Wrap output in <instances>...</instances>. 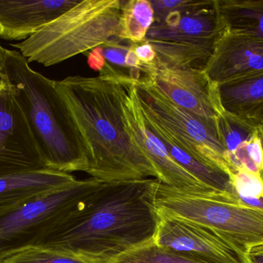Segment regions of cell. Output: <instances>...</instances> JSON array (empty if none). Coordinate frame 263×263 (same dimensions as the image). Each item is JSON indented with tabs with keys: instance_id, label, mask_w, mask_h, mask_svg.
I'll return each instance as SVG.
<instances>
[{
	"instance_id": "cell-1",
	"label": "cell",
	"mask_w": 263,
	"mask_h": 263,
	"mask_svg": "<svg viewBox=\"0 0 263 263\" xmlns=\"http://www.w3.org/2000/svg\"><path fill=\"white\" fill-rule=\"evenodd\" d=\"M157 179L103 182L85 197L37 248L108 263L154 240L159 216Z\"/></svg>"
},
{
	"instance_id": "cell-2",
	"label": "cell",
	"mask_w": 263,
	"mask_h": 263,
	"mask_svg": "<svg viewBox=\"0 0 263 263\" xmlns=\"http://www.w3.org/2000/svg\"><path fill=\"white\" fill-rule=\"evenodd\" d=\"M129 79L106 62L98 77L71 76L55 81L86 149V173L101 182L159 179L125 127L122 105Z\"/></svg>"
},
{
	"instance_id": "cell-3",
	"label": "cell",
	"mask_w": 263,
	"mask_h": 263,
	"mask_svg": "<svg viewBox=\"0 0 263 263\" xmlns=\"http://www.w3.org/2000/svg\"><path fill=\"white\" fill-rule=\"evenodd\" d=\"M1 75L13 85L47 168L69 174L86 172V149L55 80L31 69L21 52L7 49Z\"/></svg>"
},
{
	"instance_id": "cell-4",
	"label": "cell",
	"mask_w": 263,
	"mask_h": 263,
	"mask_svg": "<svg viewBox=\"0 0 263 263\" xmlns=\"http://www.w3.org/2000/svg\"><path fill=\"white\" fill-rule=\"evenodd\" d=\"M123 1L83 0L20 43L28 62L52 66L75 56L121 40Z\"/></svg>"
},
{
	"instance_id": "cell-5",
	"label": "cell",
	"mask_w": 263,
	"mask_h": 263,
	"mask_svg": "<svg viewBox=\"0 0 263 263\" xmlns=\"http://www.w3.org/2000/svg\"><path fill=\"white\" fill-rule=\"evenodd\" d=\"M155 207L159 213L214 230L242 254L263 246V211L219 191H196L157 179Z\"/></svg>"
},
{
	"instance_id": "cell-6",
	"label": "cell",
	"mask_w": 263,
	"mask_h": 263,
	"mask_svg": "<svg viewBox=\"0 0 263 263\" xmlns=\"http://www.w3.org/2000/svg\"><path fill=\"white\" fill-rule=\"evenodd\" d=\"M224 31L217 0H180L173 9L155 13L144 41L152 45L159 64L204 69Z\"/></svg>"
},
{
	"instance_id": "cell-7",
	"label": "cell",
	"mask_w": 263,
	"mask_h": 263,
	"mask_svg": "<svg viewBox=\"0 0 263 263\" xmlns=\"http://www.w3.org/2000/svg\"><path fill=\"white\" fill-rule=\"evenodd\" d=\"M103 183L93 178L77 180L0 216V263L15 252L41 247L79 202Z\"/></svg>"
},
{
	"instance_id": "cell-8",
	"label": "cell",
	"mask_w": 263,
	"mask_h": 263,
	"mask_svg": "<svg viewBox=\"0 0 263 263\" xmlns=\"http://www.w3.org/2000/svg\"><path fill=\"white\" fill-rule=\"evenodd\" d=\"M142 108L163 125L172 138L187 152L207 159L229 172L227 153L218 134L217 123L198 117L173 103L142 77L135 81Z\"/></svg>"
},
{
	"instance_id": "cell-9",
	"label": "cell",
	"mask_w": 263,
	"mask_h": 263,
	"mask_svg": "<svg viewBox=\"0 0 263 263\" xmlns=\"http://www.w3.org/2000/svg\"><path fill=\"white\" fill-rule=\"evenodd\" d=\"M141 77L148 79L165 97L185 111L208 120H217L222 111L217 84L203 69L173 67L142 63Z\"/></svg>"
},
{
	"instance_id": "cell-10",
	"label": "cell",
	"mask_w": 263,
	"mask_h": 263,
	"mask_svg": "<svg viewBox=\"0 0 263 263\" xmlns=\"http://www.w3.org/2000/svg\"><path fill=\"white\" fill-rule=\"evenodd\" d=\"M0 77V178L49 169L17 101L13 85Z\"/></svg>"
},
{
	"instance_id": "cell-11",
	"label": "cell",
	"mask_w": 263,
	"mask_h": 263,
	"mask_svg": "<svg viewBox=\"0 0 263 263\" xmlns=\"http://www.w3.org/2000/svg\"><path fill=\"white\" fill-rule=\"evenodd\" d=\"M122 108L125 127L132 142L152 162L159 174V182L190 191H218L199 182L173 160L165 145L147 125L138 97L135 80L131 78L126 85V95Z\"/></svg>"
},
{
	"instance_id": "cell-12",
	"label": "cell",
	"mask_w": 263,
	"mask_h": 263,
	"mask_svg": "<svg viewBox=\"0 0 263 263\" xmlns=\"http://www.w3.org/2000/svg\"><path fill=\"white\" fill-rule=\"evenodd\" d=\"M154 242L202 263H246L245 256L203 225L159 213Z\"/></svg>"
},
{
	"instance_id": "cell-13",
	"label": "cell",
	"mask_w": 263,
	"mask_h": 263,
	"mask_svg": "<svg viewBox=\"0 0 263 263\" xmlns=\"http://www.w3.org/2000/svg\"><path fill=\"white\" fill-rule=\"evenodd\" d=\"M203 69L216 84L263 71V40L225 30Z\"/></svg>"
},
{
	"instance_id": "cell-14",
	"label": "cell",
	"mask_w": 263,
	"mask_h": 263,
	"mask_svg": "<svg viewBox=\"0 0 263 263\" xmlns=\"http://www.w3.org/2000/svg\"><path fill=\"white\" fill-rule=\"evenodd\" d=\"M78 0H0V38L27 40L78 4Z\"/></svg>"
},
{
	"instance_id": "cell-15",
	"label": "cell",
	"mask_w": 263,
	"mask_h": 263,
	"mask_svg": "<svg viewBox=\"0 0 263 263\" xmlns=\"http://www.w3.org/2000/svg\"><path fill=\"white\" fill-rule=\"evenodd\" d=\"M76 181L69 173L51 169L26 171L0 178V216Z\"/></svg>"
},
{
	"instance_id": "cell-16",
	"label": "cell",
	"mask_w": 263,
	"mask_h": 263,
	"mask_svg": "<svg viewBox=\"0 0 263 263\" xmlns=\"http://www.w3.org/2000/svg\"><path fill=\"white\" fill-rule=\"evenodd\" d=\"M141 108L147 125L160 139L168 154L176 163L206 186L238 198L233 187L231 176L227 171L207 159L190 154L182 149L172 138L162 124L159 123L150 113L143 109L142 106Z\"/></svg>"
},
{
	"instance_id": "cell-17",
	"label": "cell",
	"mask_w": 263,
	"mask_h": 263,
	"mask_svg": "<svg viewBox=\"0 0 263 263\" xmlns=\"http://www.w3.org/2000/svg\"><path fill=\"white\" fill-rule=\"evenodd\" d=\"M217 94L222 111L247 119L263 103V71L217 84Z\"/></svg>"
},
{
	"instance_id": "cell-18",
	"label": "cell",
	"mask_w": 263,
	"mask_h": 263,
	"mask_svg": "<svg viewBox=\"0 0 263 263\" xmlns=\"http://www.w3.org/2000/svg\"><path fill=\"white\" fill-rule=\"evenodd\" d=\"M225 30L263 40V0H217Z\"/></svg>"
},
{
	"instance_id": "cell-19",
	"label": "cell",
	"mask_w": 263,
	"mask_h": 263,
	"mask_svg": "<svg viewBox=\"0 0 263 263\" xmlns=\"http://www.w3.org/2000/svg\"><path fill=\"white\" fill-rule=\"evenodd\" d=\"M154 17V9L148 0L123 2L120 38L133 43L144 41Z\"/></svg>"
},
{
	"instance_id": "cell-20",
	"label": "cell",
	"mask_w": 263,
	"mask_h": 263,
	"mask_svg": "<svg viewBox=\"0 0 263 263\" xmlns=\"http://www.w3.org/2000/svg\"><path fill=\"white\" fill-rule=\"evenodd\" d=\"M216 123L219 139L227 153V162L228 156L251 139L257 131V126L250 120L235 117L222 110Z\"/></svg>"
},
{
	"instance_id": "cell-21",
	"label": "cell",
	"mask_w": 263,
	"mask_h": 263,
	"mask_svg": "<svg viewBox=\"0 0 263 263\" xmlns=\"http://www.w3.org/2000/svg\"><path fill=\"white\" fill-rule=\"evenodd\" d=\"M108 263H202L160 247L154 241L139 246Z\"/></svg>"
},
{
	"instance_id": "cell-22",
	"label": "cell",
	"mask_w": 263,
	"mask_h": 263,
	"mask_svg": "<svg viewBox=\"0 0 263 263\" xmlns=\"http://www.w3.org/2000/svg\"><path fill=\"white\" fill-rule=\"evenodd\" d=\"M2 263H97L79 256L44 248H28L15 252Z\"/></svg>"
},
{
	"instance_id": "cell-23",
	"label": "cell",
	"mask_w": 263,
	"mask_h": 263,
	"mask_svg": "<svg viewBox=\"0 0 263 263\" xmlns=\"http://www.w3.org/2000/svg\"><path fill=\"white\" fill-rule=\"evenodd\" d=\"M117 40L102 46L103 56L108 64L110 65L118 72L129 77L130 71L126 65V55L130 46L129 47L122 46L118 43Z\"/></svg>"
},
{
	"instance_id": "cell-24",
	"label": "cell",
	"mask_w": 263,
	"mask_h": 263,
	"mask_svg": "<svg viewBox=\"0 0 263 263\" xmlns=\"http://www.w3.org/2000/svg\"><path fill=\"white\" fill-rule=\"evenodd\" d=\"M132 46H133V49H134L138 58L142 63L151 64L156 61V51L149 43L145 41L137 43H132Z\"/></svg>"
},
{
	"instance_id": "cell-25",
	"label": "cell",
	"mask_w": 263,
	"mask_h": 263,
	"mask_svg": "<svg viewBox=\"0 0 263 263\" xmlns=\"http://www.w3.org/2000/svg\"><path fill=\"white\" fill-rule=\"evenodd\" d=\"M88 64L91 69L96 71H101L106 65V60L103 56V48L98 46L92 49L88 57Z\"/></svg>"
},
{
	"instance_id": "cell-26",
	"label": "cell",
	"mask_w": 263,
	"mask_h": 263,
	"mask_svg": "<svg viewBox=\"0 0 263 263\" xmlns=\"http://www.w3.org/2000/svg\"><path fill=\"white\" fill-rule=\"evenodd\" d=\"M244 256L246 263H263V246L251 249Z\"/></svg>"
},
{
	"instance_id": "cell-27",
	"label": "cell",
	"mask_w": 263,
	"mask_h": 263,
	"mask_svg": "<svg viewBox=\"0 0 263 263\" xmlns=\"http://www.w3.org/2000/svg\"><path fill=\"white\" fill-rule=\"evenodd\" d=\"M126 65L129 71H133V69H139L140 71L141 65H142V62L139 60L136 56V52H135L134 49H133V46H132V43L130 47L128 49L126 55ZM129 71V72H130Z\"/></svg>"
},
{
	"instance_id": "cell-28",
	"label": "cell",
	"mask_w": 263,
	"mask_h": 263,
	"mask_svg": "<svg viewBox=\"0 0 263 263\" xmlns=\"http://www.w3.org/2000/svg\"><path fill=\"white\" fill-rule=\"evenodd\" d=\"M250 120H263V103L253 111L250 117L247 119Z\"/></svg>"
},
{
	"instance_id": "cell-29",
	"label": "cell",
	"mask_w": 263,
	"mask_h": 263,
	"mask_svg": "<svg viewBox=\"0 0 263 263\" xmlns=\"http://www.w3.org/2000/svg\"><path fill=\"white\" fill-rule=\"evenodd\" d=\"M6 49L3 48L0 45V75H1L2 71H3V66H4L5 59H6ZM1 79V77H0Z\"/></svg>"
},
{
	"instance_id": "cell-30",
	"label": "cell",
	"mask_w": 263,
	"mask_h": 263,
	"mask_svg": "<svg viewBox=\"0 0 263 263\" xmlns=\"http://www.w3.org/2000/svg\"><path fill=\"white\" fill-rule=\"evenodd\" d=\"M258 129H259V135H260L261 140H262V146H263V127L262 126H257ZM261 179H262L263 182V168L262 170V172L260 174Z\"/></svg>"
},
{
	"instance_id": "cell-31",
	"label": "cell",
	"mask_w": 263,
	"mask_h": 263,
	"mask_svg": "<svg viewBox=\"0 0 263 263\" xmlns=\"http://www.w3.org/2000/svg\"><path fill=\"white\" fill-rule=\"evenodd\" d=\"M252 123L254 124L256 126H262L263 127V120H250Z\"/></svg>"
},
{
	"instance_id": "cell-32",
	"label": "cell",
	"mask_w": 263,
	"mask_h": 263,
	"mask_svg": "<svg viewBox=\"0 0 263 263\" xmlns=\"http://www.w3.org/2000/svg\"><path fill=\"white\" fill-rule=\"evenodd\" d=\"M0 80H1V79H0Z\"/></svg>"
}]
</instances>
